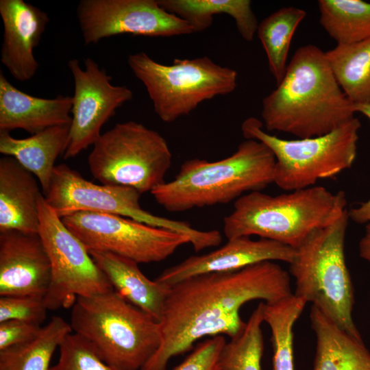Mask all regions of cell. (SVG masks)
<instances>
[{
  "label": "cell",
  "mask_w": 370,
  "mask_h": 370,
  "mask_svg": "<svg viewBox=\"0 0 370 370\" xmlns=\"http://www.w3.org/2000/svg\"><path fill=\"white\" fill-rule=\"evenodd\" d=\"M293 295L289 273L274 261L176 283L170 286L159 321L161 344L140 370H166L173 357L205 336H236L246 324L240 309L247 302L273 303Z\"/></svg>",
  "instance_id": "cell-1"
},
{
  "label": "cell",
  "mask_w": 370,
  "mask_h": 370,
  "mask_svg": "<svg viewBox=\"0 0 370 370\" xmlns=\"http://www.w3.org/2000/svg\"><path fill=\"white\" fill-rule=\"evenodd\" d=\"M356 112L325 52L306 45L295 51L282 81L262 99L261 116L268 132L308 138L333 131L354 118Z\"/></svg>",
  "instance_id": "cell-2"
},
{
  "label": "cell",
  "mask_w": 370,
  "mask_h": 370,
  "mask_svg": "<svg viewBox=\"0 0 370 370\" xmlns=\"http://www.w3.org/2000/svg\"><path fill=\"white\" fill-rule=\"evenodd\" d=\"M275 164V156L267 146L258 140L246 139L222 160L184 162L173 180L151 193L171 212L227 204L273 183Z\"/></svg>",
  "instance_id": "cell-3"
},
{
  "label": "cell",
  "mask_w": 370,
  "mask_h": 370,
  "mask_svg": "<svg viewBox=\"0 0 370 370\" xmlns=\"http://www.w3.org/2000/svg\"><path fill=\"white\" fill-rule=\"evenodd\" d=\"M346 206L344 191L321 186L277 195L251 192L234 201L223 219V232L227 240L258 236L296 249L313 232L335 222Z\"/></svg>",
  "instance_id": "cell-4"
},
{
  "label": "cell",
  "mask_w": 370,
  "mask_h": 370,
  "mask_svg": "<svg viewBox=\"0 0 370 370\" xmlns=\"http://www.w3.org/2000/svg\"><path fill=\"white\" fill-rule=\"evenodd\" d=\"M70 324L106 364L119 370H140L162 342L159 322L114 289L77 297Z\"/></svg>",
  "instance_id": "cell-5"
},
{
  "label": "cell",
  "mask_w": 370,
  "mask_h": 370,
  "mask_svg": "<svg viewBox=\"0 0 370 370\" xmlns=\"http://www.w3.org/2000/svg\"><path fill=\"white\" fill-rule=\"evenodd\" d=\"M349 220L347 210L335 222L310 234L295 249L288 273L295 281V296L362 339L352 318L354 288L345 256Z\"/></svg>",
  "instance_id": "cell-6"
},
{
  "label": "cell",
  "mask_w": 370,
  "mask_h": 370,
  "mask_svg": "<svg viewBox=\"0 0 370 370\" xmlns=\"http://www.w3.org/2000/svg\"><path fill=\"white\" fill-rule=\"evenodd\" d=\"M360 121L354 117L319 136L286 140L269 134L258 119L242 123L246 139L263 143L275 158L273 183L286 190L306 188L323 179L332 178L350 169L356 158Z\"/></svg>",
  "instance_id": "cell-7"
},
{
  "label": "cell",
  "mask_w": 370,
  "mask_h": 370,
  "mask_svg": "<svg viewBox=\"0 0 370 370\" xmlns=\"http://www.w3.org/2000/svg\"><path fill=\"white\" fill-rule=\"evenodd\" d=\"M127 64L145 86L156 114L165 123L189 114L206 100L231 93L237 86V72L208 56L176 58L166 65L140 51L130 54Z\"/></svg>",
  "instance_id": "cell-8"
},
{
  "label": "cell",
  "mask_w": 370,
  "mask_h": 370,
  "mask_svg": "<svg viewBox=\"0 0 370 370\" xmlns=\"http://www.w3.org/2000/svg\"><path fill=\"white\" fill-rule=\"evenodd\" d=\"M92 146L88 164L102 184L130 187L142 194L165 182L172 153L156 130L133 121L118 123Z\"/></svg>",
  "instance_id": "cell-9"
},
{
  "label": "cell",
  "mask_w": 370,
  "mask_h": 370,
  "mask_svg": "<svg viewBox=\"0 0 370 370\" xmlns=\"http://www.w3.org/2000/svg\"><path fill=\"white\" fill-rule=\"evenodd\" d=\"M140 195L130 187L94 184L60 164L55 166L49 189L44 196L61 218L79 212L119 215L186 235L197 252L216 245L215 230H199L187 222L156 216L142 208Z\"/></svg>",
  "instance_id": "cell-10"
},
{
  "label": "cell",
  "mask_w": 370,
  "mask_h": 370,
  "mask_svg": "<svg viewBox=\"0 0 370 370\" xmlns=\"http://www.w3.org/2000/svg\"><path fill=\"white\" fill-rule=\"evenodd\" d=\"M38 234L51 264V279L44 296L48 310L69 308L79 297L113 289L82 242L66 226L42 193L38 199Z\"/></svg>",
  "instance_id": "cell-11"
},
{
  "label": "cell",
  "mask_w": 370,
  "mask_h": 370,
  "mask_svg": "<svg viewBox=\"0 0 370 370\" xmlns=\"http://www.w3.org/2000/svg\"><path fill=\"white\" fill-rule=\"evenodd\" d=\"M62 219L88 251L109 252L138 264L161 262L190 243L182 234L119 215L79 212Z\"/></svg>",
  "instance_id": "cell-12"
},
{
  "label": "cell",
  "mask_w": 370,
  "mask_h": 370,
  "mask_svg": "<svg viewBox=\"0 0 370 370\" xmlns=\"http://www.w3.org/2000/svg\"><path fill=\"white\" fill-rule=\"evenodd\" d=\"M77 18L86 45L123 34L170 37L194 33L186 21L165 10L158 0H81Z\"/></svg>",
  "instance_id": "cell-13"
},
{
  "label": "cell",
  "mask_w": 370,
  "mask_h": 370,
  "mask_svg": "<svg viewBox=\"0 0 370 370\" xmlns=\"http://www.w3.org/2000/svg\"><path fill=\"white\" fill-rule=\"evenodd\" d=\"M84 63L82 69L75 58L68 62L74 92L70 140L63 155L65 159L74 158L93 145L101 135L103 125L133 97L127 86L112 84V77L92 58H84Z\"/></svg>",
  "instance_id": "cell-14"
},
{
  "label": "cell",
  "mask_w": 370,
  "mask_h": 370,
  "mask_svg": "<svg viewBox=\"0 0 370 370\" xmlns=\"http://www.w3.org/2000/svg\"><path fill=\"white\" fill-rule=\"evenodd\" d=\"M295 255V249L282 243L262 238L253 240L250 236H241L227 240L224 245L209 253L188 257L165 269L155 280L171 286L198 275L237 271L264 261L290 264Z\"/></svg>",
  "instance_id": "cell-15"
},
{
  "label": "cell",
  "mask_w": 370,
  "mask_h": 370,
  "mask_svg": "<svg viewBox=\"0 0 370 370\" xmlns=\"http://www.w3.org/2000/svg\"><path fill=\"white\" fill-rule=\"evenodd\" d=\"M51 264L38 234L0 232V296H45Z\"/></svg>",
  "instance_id": "cell-16"
},
{
  "label": "cell",
  "mask_w": 370,
  "mask_h": 370,
  "mask_svg": "<svg viewBox=\"0 0 370 370\" xmlns=\"http://www.w3.org/2000/svg\"><path fill=\"white\" fill-rule=\"evenodd\" d=\"M3 34L1 62L16 80L32 79L38 69L34 49L49 21L48 14L23 0H0Z\"/></svg>",
  "instance_id": "cell-17"
},
{
  "label": "cell",
  "mask_w": 370,
  "mask_h": 370,
  "mask_svg": "<svg viewBox=\"0 0 370 370\" xmlns=\"http://www.w3.org/2000/svg\"><path fill=\"white\" fill-rule=\"evenodd\" d=\"M72 104L71 96L45 99L28 95L0 72V132L19 129L33 135L51 127L71 125Z\"/></svg>",
  "instance_id": "cell-18"
},
{
  "label": "cell",
  "mask_w": 370,
  "mask_h": 370,
  "mask_svg": "<svg viewBox=\"0 0 370 370\" xmlns=\"http://www.w3.org/2000/svg\"><path fill=\"white\" fill-rule=\"evenodd\" d=\"M37 178L13 157L0 159V232L15 230L38 234Z\"/></svg>",
  "instance_id": "cell-19"
},
{
  "label": "cell",
  "mask_w": 370,
  "mask_h": 370,
  "mask_svg": "<svg viewBox=\"0 0 370 370\" xmlns=\"http://www.w3.org/2000/svg\"><path fill=\"white\" fill-rule=\"evenodd\" d=\"M89 253L116 293L160 321L170 286L149 280L131 259L109 252Z\"/></svg>",
  "instance_id": "cell-20"
},
{
  "label": "cell",
  "mask_w": 370,
  "mask_h": 370,
  "mask_svg": "<svg viewBox=\"0 0 370 370\" xmlns=\"http://www.w3.org/2000/svg\"><path fill=\"white\" fill-rule=\"evenodd\" d=\"M71 125L54 126L25 138L0 132V153L13 157L38 180L42 194L50 187L55 162L64 154L70 140Z\"/></svg>",
  "instance_id": "cell-21"
},
{
  "label": "cell",
  "mask_w": 370,
  "mask_h": 370,
  "mask_svg": "<svg viewBox=\"0 0 370 370\" xmlns=\"http://www.w3.org/2000/svg\"><path fill=\"white\" fill-rule=\"evenodd\" d=\"M310 319L316 337L313 370H370V353L362 339L342 330L314 306Z\"/></svg>",
  "instance_id": "cell-22"
},
{
  "label": "cell",
  "mask_w": 370,
  "mask_h": 370,
  "mask_svg": "<svg viewBox=\"0 0 370 370\" xmlns=\"http://www.w3.org/2000/svg\"><path fill=\"white\" fill-rule=\"evenodd\" d=\"M167 12L186 21L194 32L209 28L214 15L225 14L235 21L238 32L247 42L253 40L258 27L249 0H158Z\"/></svg>",
  "instance_id": "cell-23"
},
{
  "label": "cell",
  "mask_w": 370,
  "mask_h": 370,
  "mask_svg": "<svg viewBox=\"0 0 370 370\" xmlns=\"http://www.w3.org/2000/svg\"><path fill=\"white\" fill-rule=\"evenodd\" d=\"M72 332L70 323L53 317L33 339L0 350V370H50L55 350Z\"/></svg>",
  "instance_id": "cell-24"
},
{
  "label": "cell",
  "mask_w": 370,
  "mask_h": 370,
  "mask_svg": "<svg viewBox=\"0 0 370 370\" xmlns=\"http://www.w3.org/2000/svg\"><path fill=\"white\" fill-rule=\"evenodd\" d=\"M340 87L355 105L370 104V38L325 52Z\"/></svg>",
  "instance_id": "cell-25"
},
{
  "label": "cell",
  "mask_w": 370,
  "mask_h": 370,
  "mask_svg": "<svg viewBox=\"0 0 370 370\" xmlns=\"http://www.w3.org/2000/svg\"><path fill=\"white\" fill-rule=\"evenodd\" d=\"M319 22L337 45L370 38V3L362 0H319Z\"/></svg>",
  "instance_id": "cell-26"
},
{
  "label": "cell",
  "mask_w": 370,
  "mask_h": 370,
  "mask_svg": "<svg viewBox=\"0 0 370 370\" xmlns=\"http://www.w3.org/2000/svg\"><path fill=\"white\" fill-rule=\"evenodd\" d=\"M306 12L295 7H283L264 18L257 35L264 49L269 69L277 84L283 79L291 40Z\"/></svg>",
  "instance_id": "cell-27"
},
{
  "label": "cell",
  "mask_w": 370,
  "mask_h": 370,
  "mask_svg": "<svg viewBox=\"0 0 370 370\" xmlns=\"http://www.w3.org/2000/svg\"><path fill=\"white\" fill-rule=\"evenodd\" d=\"M306 303L294 294L276 302H264V322L271 332L273 370H295L293 330Z\"/></svg>",
  "instance_id": "cell-28"
},
{
  "label": "cell",
  "mask_w": 370,
  "mask_h": 370,
  "mask_svg": "<svg viewBox=\"0 0 370 370\" xmlns=\"http://www.w3.org/2000/svg\"><path fill=\"white\" fill-rule=\"evenodd\" d=\"M263 304L264 301L258 304L243 331L225 343L219 356V370H261Z\"/></svg>",
  "instance_id": "cell-29"
},
{
  "label": "cell",
  "mask_w": 370,
  "mask_h": 370,
  "mask_svg": "<svg viewBox=\"0 0 370 370\" xmlns=\"http://www.w3.org/2000/svg\"><path fill=\"white\" fill-rule=\"evenodd\" d=\"M60 357L50 370H119L106 364L93 347L77 334H69L59 347Z\"/></svg>",
  "instance_id": "cell-30"
},
{
  "label": "cell",
  "mask_w": 370,
  "mask_h": 370,
  "mask_svg": "<svg viewBox=\"0 0 370 370\" xmlns=\"http://www.w3.org/2000/svg\"><path fill=\"white\" fill-rule=\"evenodd\" d=\"M0 322L17 319L40 325L49 310L44 296L36 295L0 296Z\"/></svg>",
  "instance_id": "cell-31"
},
{
  "label": "cell",
  "mask_w": 370,
  "mask_h": 370,
  "mask_svg": "<svg viewBox=\"0 0 370 370\" xmlns=\"http://www.w3.org/2000/svg\"><path fill=\"white\" fill-rule=\"evenodd\" d=\"M225 343L223 335L204 341L174 370H219L218 359Z\"/></svg>",
  "instance_id": "cell-32"
},
{
  "label": "cell",
  "mask_w": 370,
  "mask_h": 370,
  "mask_svg": "<svg viewBox=\"0 0 370 370\" xmlns=\"http://www.w3.org/2000/svg\"><path fill=\"white\" fill-rule=\"evenodd\" d=\"M41 328L38 323L17 319L0 322V350L33 339Z\"/></svg>",
  "instance_id": "cell-33"
},
{
  "label": "cell",
  "mask_w": 370,
  "mask_h": 370,
  "mask_svg": "<svg viewBox=\"0 0 370 370\" xmlns=\"http://www.w3.org/2000/svg\"><path fill=\"white\" fill-rule=\"evenodd\" d=\"M356 112L364 114L370 120V104L355 105ZM349 219L356 223L367 224L370 222V198L358 207L348 210Z\"/></svg>",
  "instance_id": "cell-34"
},
{
  "label": "cell",
  "mask_w": 370,
  "mask_h": 370,
  "mask_svg": "<svg viewBox=\"0 0 370 370\" xmlns=\"http://www.w3.org/2000/svg\"><path fill=\"white\" fill-rule=\"evenodd\" d=\"M358 248L360 258L370 263V222L365 225V233L359 242Z\"/></svg>",
  "instance_id": "cell-35"
}]
</instances>
